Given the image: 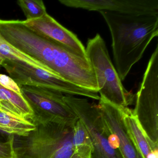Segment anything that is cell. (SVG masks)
Listing matches in <instances>:
<instances>
[{
    "label": "cell",
    "mask_w": 158,
    "mask_h": 158,
    "mask_svg": "<svg viewBox=\"0 0 158 158\" xmlns=\"http://www.w3.org/2000/svg\"><path fill=\"white\" fill-rule=\"evenodd\" d=\"M123 121L130 136L144 158H158V146L153 144L145 135L133 115L132 110L123 108Z\"/></svg>",
    "instance_id": "cell-12"
},
{
    "label": "cell",
    "mask_w": 158,
    "mask_h": 158,
    "mask_svg": "<svg viewBox=\"0 0 158 158\" xmlns=\"http://www.w3.org/2000/svg\"><path fill=\"white\" fill-rule=\"evenodd\" d=\"M98 106L107 125L118 139L123 158H144L125 125L123 108L113 105L101 98Z\"/></svg>",
    "instance_id": "cell-11"
},
{
    "label": "cell",
    "mask_w": 158,
    "mask_h": 158,
    "mask_svg": "<svg viewBox=\"0 0 158 158\" xmlns=\"http://www.w3.org/2000/svg\"><path fill=\"white\" fill-rule=\"evenodd\" d=\"M85 52L95 73L101 98L118 107L126 108L133 104L135 96L123 85L99 34L88 40Z\"/></svg>",
    "instance_id": "cell-4"
},
{
    "label": "cell",
    "mask_w": 158,
    "mask_h": 158,
    "mask_svg": "<svg viewBox=\"0 0 158 158\" xmlns=\"http://www.w3.org/2000/svg\"><path fill=\"white\" fill-rule=\"evenodd\" d=\"M14 135L6 142H0V158H17L13 147Z\"/></svg>",
    "instance_id": "cell-18"
},
{
    "label": "cell",
    "mask_w": 158,
    "mask_h": 158,
    "mask_svg": "<svg viewBox=\"0 0 158 158\" xmlns=\"http://www.w3.org/2000/svg\"><path fill=\"white\" fill-rule=\"evenodd\" d=\"M17 2L26 17V21L39 19L47 13L41 0H19Z\"/></svg>",
    "instance_id": "cell-17"
},
{
    "label": "cell",
    "mask_w": 158,
    "mask_h": 158,
    "mask_svg": "<svg viewBox=\"0 0 158 158\" xmlns=\"http://www.w3.org/2000/svg\"><path fill=\"white\" fill-rule=\"evenodd\" d=\"M73 143L75 152L90 158L93 150L91 140L86 130L79 119L74 126Z\"/></svg>",
    "instance_id": "cell-16"
},
{
    "label": "cell",
    "mask_w": 158,
    "mask_h": 158,
    "mask_svg": "<svg viewBox=\"0 0 158 158\" xmlns=\"http://www.w3.org/2000/svg\"><path fill=\"white\" fill-rule=\"evenodd\" d=\"M110 32L115 68L121 81L140 60L158 35V15H133L99 12Z\"/></svg>",
    "instance_id": "cell-2"
},
{
    "label": "cell",
    "mask_w": 158,
    "mask_h": 158,
    "mask_svg": "<svg viewBox=\"0 0 158 158\" xmlns=\"http://www.w3.org/2000/svg\"><path fill=\"white\" fill-rule=\"evenodd\" d=\"M21 94L34 114L31 122L35 125L48 122H66L75 124L77 115L64 101V93L52 89L19 85Z\"/></svg>",
    "instance_id": "cell-7"
},
{
    "label": "cell",
    "mask_w": 158,
    "mask_h": 158,
    "mask_svg": "<svg viewBox=\"0 0 158 158\" xmlns=\"http://www.w3.org/2000/svg\"><path fill=\"white\" fill-rule=\"evenodd\" d=\"M0 35L8 43L41 63L60 78L98 92L92 66L82 58L27 27L23 21L0 20Z\"/></svg>",
    "instance_id": "cell-1"
},
{
    "label": "cell",
    "mask_w": 158,
    "mask_h": 158,
    "mask_svg": "<svg viewBox=\"0 0 158 158\" xmlns=\"http://www.w3.org/2000/svg\"><path fill=\"white\" fill-rule=\"evenodd\" d=\"M10 136L0 131V142H6L10 139Z\"/></svg>",
    "instance_id": "cell-20"
},
{
    "label": "cell",
    "mask_w": 158,
    "mask_h": 158,
    "mask_svg": "<svg viewBox=\"0 0 158 158\" xmlns=\"http://www.w3.org/2000/svg\"><path fill=\"white\" fill-rule=\"evenodd\" d=\"M31 121L11 115L0 109V131L9 135L24 136L35 129Z\"/></svg>",
    "instance_id": "cell-14"
},
{
    "label": "cell",
    "mask_w": 158,
    "mask_h": 158,
    "mask_svg": "<svg viewBox=\"0 0 158 158\" xmlns=\"http://www.w3.org/2000/svg\"><path fill=\"white\" fill-rule=\"evenodd\" d=\"M2 64V61L0 59V66H1Z\"/></svg>",
    "instance_id": "cell-22"
},
{
    "label": "cell",
    "mask_w": 158,
    "mask_h": 158,
    "mask_svg": "<svg viewBox=\"0 0 158 158\" xmlns=\"http://www.w3.org/2000/svg\"><path fill=\"white\" fill-rule=\"evenodd\" d=\"M70 8L127 15H158V0H60Z\"/></svg>",
    "instance_id": "cell-9"
},
{
    "label": "cell",
    "mask_w": 158,
    "mask_h": 158,
    "mask_svg": "<svg viewBox=\"0 0 158 158\" xmlns=\"http://www.w3.org/2000/svg\"><path fill=\"white\" fill-rule=\"evenodd\" d=\"M147 137L158 146V45L151 56L132 110Z\"/></svg>",
    "instance_id": "cell-6"
},
{
    "label": "cell",
    "mask_w": 158,
    "mask_h": 158,
    "mask_svg": "<svg viewBox=\"0 0 158 158\" xmlns=\"http://www.w3.org/2000/svg\"><path fill=\"white\" fill-rule=\"evenodd\" d=\"M0 109L11 115L31 121L34 114L22 94L0 85Z\"/></svg>",
    "instance_id": "cell-13"
},
{
    "label": "cell",
    "mask_w": 158,
    "mask_h": 158,
    "mask_svg": "<svg viewBox=\"0 0 158 158\" xmlns=\"http://www.w3.org/2000/svg\"><path fill=\"white\" fill-rule=\"evenodd\" d=\"M66 122H52L35 125L24 136H14L17 158H71L74 126Z\"/></svg>",
    "instance_id": "cell-3"
},
{
    "label": "cell",
    "mask_w": 158,
    "mask_h": 158,
    "mask_svg": "<svg viewBox=\"0 0 158 158\" xmlns=\"http://www.w3.org/2000/svg\"><path fill=\"white\" fill-rule=\"evenodd\" d=\"M64 98L89 136L93 149L90 158H123L118 139L107 125L98 105L72 95H64Z\"/></svg>",
    "instance_id": "cell-5"
},
{
    "label": "cell",
    "mask_w": 158,
    "mask_h": 158,
    "mask_svg": "<svg viewBox=\"0 0 158 158\" xmlns=\"http://www.w3.org/2000/svg\"><path fill=\"white\" fill-rule=\"evenodd\" d=\"M2 66L18 85H29L52 89L64 94L80 96L99 100L97 91L80 87L45 70L24 62L2 61Z\"/></svg>",
    "instance_id": "cell-8"
},
{
    "label": "cell",
    "mask_w": 158,
    "mask_h": 158,
    "mask_svg": "<svg viewBox=\"0 0 158 158\" xmlns=\"http://www.w3.org/2000/svg\"><path fill=\"white\" fill-rule=\"evenodd\" d=\"M0 85L6 89L22 94L19 85L10 77L0 74Z\"/></svg>",
    "instance_id": "cell-19"
},
{
    "label": "cell",
    "mask_w": 158,
    "mask_h": 158,
    "mask_svg": "<svg viewBox=\"0 0 158 158\" xmlns=\"http://www.w3.org/2000/svg\"><path fill=\"white\" fill-rule=\"evenodd\" d=\"M71 158H89L88 157H86L84 155H82V154H79L77 152H74L73 155L72 156Z\"/></svg>",
    "instance_id": "cell-21"
},
{
    "label": "cell",
    "mask_w": 158,
    "mask_h": 158,
    "mask_svg": "<svg viewBox=\"0 0 158 158\" xmlns=\"http://www.w3.org/2000/svg\"><path fill=\"white\" fill-rule=\"evenodd\" d=\"M23 22L27 27L37 33L61 45L77 55L87 59L85 48L77 36L48 13L39 19Z\"/></svg>",
    "instance_id": "cell-10"
},
{
    "label": "cell",
    "mask_w": 158,
    "mask_h": 158,
    "mask_svg": "<svg viewBox=\"0 0 158 158\" xmlns=\"http://www.w3.org/2000/svg\"><path fill=\"white\" fill-rule=\"evenodd\" d=\"M0 59L2 61H18L24 62L52 74L49 69L41 63L29 57L28 55L16 49L6 41L0 35Z\"/></svg>",
    "instance_id": "cell-15"
}]
</instances>
